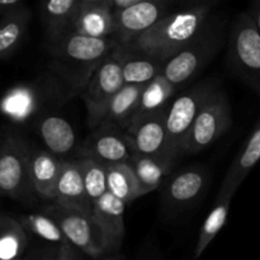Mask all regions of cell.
<instances>
[{"instance_id": "38", "label": "cell", "mask_w": 260, "mask_h": 260, "mask_svg": "<svg viewBox=\"0 0 260 260\" xmlns=\"http://www.w3.org/2000/svg\"><path fill=\"white\" fill-rule=\"evenodd\" d=\"M25 256V255H24ZM19 260H24V258H23V259H19Z\"/></svg>"}, {"instance_id": "6", "label": "cell", "mask_w": 260, "mask_h": 260, "mask_svg": "<svg viewBox=\"0 0 260 260\" xmlns=\"http://www.w3.org/2000/svg\"><path fill=\"white\" fill-rule=\"evenodd\" d=\"M233 126V111L228 95L216 88L198 113L184 146L182 156H192L202 152L217 141Z\"/></svg>"}, {"instance_id": "20", "label": "cell", "mask_w": 260, "mask_h": 260, "mask_svg": "<svg viewBox=\"0 0 260 260\" xmlns=\"http://www.w3.org/2000/svg\"><path fill=\"white\" fill-rule=\"evenodd\" d=\"M142 88L144 86L124 85L103 109L95 128L106 126L126 128L136 113Z\"/></svg>"}, {"instance_id": "12", "label": "cell", "mask_w": 260, "mask_h": 260, "mask_svg": "<svg viewBox=\"0 0 260 260\" xmlns=\"http://www.w3.org/2000/svg\"><path fill=\"white\" fill-rule=\"evenodd\" d=\"M167 108L132 122L124 128V131L131 141L135 154L159 157V159L169 160L175 164L168 142L167 124H165Z\"/></svg>"}, {"instance_id": "35", "label": "cell", "mask_w": 260, "mask_h": 260, "mask_svg": "<svg viewBox=\"0 0 260 260\" xmlns=\"http://www.w3.org/2000/svg\"><path fill=\"white\" fill-rule=\"evenodd\" d=\"M24 4L20 0H0V18Z\"/></svg>"}, {"instance_id": "23", "label": "cell", "mask_w": 260, "mask_h": 260, "mask_svg": "<svg viewBox=\"0 0 260 260\" xmlns=\"http://www.w3.org/2000/svg\"><path fill=\"white\" fill-rule=\"evenodd\" d=\"M81 0H47L38 4V15L46 30V40L70 32V25Z\"/></svg>"}, {"instance_id": "13", "label": "cell", "mask_w": 260, "mask_h": 260, "mask_svg": "<svg viewBox=\"0 0 260 260\" xmlns=\"http://www.w3.org/2000/svg\"><path fill=\"white\" fill-rule=\"evenodd\" d=\"M124 210L126 203L106 193L93 205L91 216L99 229L102 245L106 254L116 253L121 249L124 233Z\"/></svg>"}, {"instance_id": "7", "label": "cell", "mask_w": 260, "mask_h": 260, "mask_svg": "<svg viewBox=\"0 0 260 260\" xmlns=\"http://www.w3.org/2000/svg\"><path fill=\"white\" fill-rule=\"evenodd\" d=\"M215 89L216 86L210 81L197 84L180 94L168 106L165 124L170 154L175 162L182 157V150L188 134L200 111Z\"/></svg>"}, {"instance_id": "27", "label": "cell", "mask_w": 260, "mask_h": 260, "mask_svg": "<svg viewBox=\"0 0 260 260\" xmlns=\"http://www.w3.org/2000/svg\"><path fill=\"white\" fill-rule=\"evenodd\" d=\"M27 245V231L19 221L0 216V260L23 259Z\"/></svg>"}, {"instance_id": "39", "label": "cell", "mask_w": 260, "mask_h": 260, "mask_svg": "<svg viewBox=\"0 0 260 260\" xmlns=\"http://www.w3.org/2000/svg\"><path fill=\"white\" fill-rule=\"evenodd\" d=\"M0 145H2V140H0Z\"/></svg>"}, {"instance_id": "24", "label": "cell", "mask_w": 260, "mask_h": 260, "mask_svg": "<svg viewBox=\"0 0 260 260\" xmlns=\"http://www.w3.org/2000/svg\"><path fill=\"white\" fill-rule=\"evenodd\" d=\"M32 12L25 4L0 18V60L13 55L27 35Z\"/></svg>"}, {"instance_id": "14", "label": "cell", "mask_w": 260, "mask_h": 260, "mask_svg": "<svg viewBox=\"0 0 260 260\" xmlns=\"http://www.w3.org/2000/svg\"><path fill=\"white\" fill-rule=\"evenodd\" d=\"M207 169L200 165L185 168L168 180L164 190V203L169 210H184L194 205L208 184Z\"/></svg>"}, {"instance_id": "25", "label": "cell", "mask_w": 260, "mask_h": 260, "mask_svg": "<svg viewBox=\"0 0 260 260\" xmlns=\"http://www.w3.org/2000/svg\"><path fill=\"white\" fill-rule=\"evenodd\" d=\"M177 90V86L173 85L162 74L152 79L150 83H147L142 88L139 107H137V111L135 113L134 118L131 119L128 124L142 118V117L156 113V112L167 108L170 103V99H172V96L175 95Z\"/></svg>"}, {"instance_id": "17", "label": "cell", "mask_w": 260, "mask_h": 260, "mask_svg": "<svg viewBox=\"0 0 260 260\" xmlns=\"http://www.w3.org/2000/svg\"><path fill=\"white\" fill-rule=\"evenodd\" d=\"M62 162L63 160L58 159V156L48 150L30 147V179L36 196L53 202L56 185L62 170Z\"/></svg>"}, {"instance_id": "26", "label": "cell", "mask_w": 260, "mask_h": 260, "mask_svg": "<svg viewBox=\"0 0 260 260\" xmlns=\"http://www.w3.org/2000/svg\"><path fill=\"white\" fill-rule=\"evenodd\" d=\"M233 197L234 196L230 194L216 197L212 210L210 211L208 216L206 217L205 222L201 226L200 235H198V240L194 249V259H198L202 256V254L205 253L208 245L212 243L213 239L217 236V234L225 226L229 212H230V206Z\"/></svg>"}, {"instance_id": "2", "label": "cell", "mask_w": 260, "mask_h": 260, "mask_svg": "<svg viewBox=\"0 0 260 260\" xmlns=\"http://www.w3.org/2000/svg\"><path fill=\"white\" fill-rule=\"evenodd\" d=\"M215 3H200L169 13L129 45L167 62L203 30Z\"/></svg>"}, {"instance_id": "9", "label": "cell", "mask_w": 260, "mask_h": 260, "mask_svg": "<svg viewBox=\"0 0 260 260\" xmlns=\"http://www.w3.org/2000/svg\"><path fill=\"white\" fill-rule=\"evenodd\" d=\"M116 50L94 71L80 94L85 104L86 122L90 129L95 128L99 116L107 104L126 85Z\"/></svg>"}, {"instance_id": "37", "label": "cell", "mask_w": 260, "mask_h": 260, "mask_svg": "<svg viewBox=\"0 0 260 260\" xmlns=\"http://www.w3.org/2000/svg\"><path fill=\"white\" fill-rule=\"evenodd\" d=\"M96 260H119L118 258H116V256L111 255V254H106V255H103L102 258L96 259Z\"/></svg>"}, {"instance_id": "10", "label": "cell", "mask_w": 260, "mask_h": 260, "mask_svg": "<svg viewBox=\"0 0 260 260\" xmlns=\"http://www.w3.org/2000/svg\"><path fill=\"white\" fill-rule=\"evenodd\" d=\"M135 154L126 131L118 127H98L79 144L76 159L86 157L102 162L106 167L127 164Z\"/></svg>"}, {"instance_id": "29", "label": "cell", "mask_w": 260, "mask_h": 260, "mask_svg": "<svg viewBox=\"0 0 260 260\" xmlns=\"http://www.w3.org/2000/svg\"><path fill=\"white\" fill-rule=\"evenodd\" d=\"M81 172L86 194L91 205L101 200L107 190V167L93 159H75Z\"/></svg>"}, {"instance_id": "21", "label": "cell", "mask_w": 260, "mask_h": 260, "mask_svg": "<svg viewBox=\"0 0 260 260\" xmlns=\"http://www.w3.org/2000/svg\"><path fill=\"white\" fill-rule=\"evenodd\" d=\"M38 134L46 147L56 156H63L78 151V141L73 126L65 118L47 114L38 122Z\"/></svg>"}, {"instance_id": "16", "label": "cell", "mask_w": 260, "mask_h": 260, "mask_svg": "<svg viewBox=\"0 0 260 260\" xmlns=\"http://www.w3.org/2000/svg\"><path fill=\"white\" fill-rule=\"evenodd\" d=\"M126 85L144 86L162 74L164 61L132 45H118L116 50Z\"/></svg>"}, {"instance_id": "11", "label": "cell", "mask_w": 260, "mask_h": 260, "mask_svg": "<svg viewBox=\"0 0 260 260\" xmlns=\"http://www.w3.org/2000/svg\"><path fill=\"white\" fill-rule=\"evenodd\" d=\"M172 3L168 0H139L134 7L114 13L116 33L113 40L118 45H129L136 38L167 17Z\"/></svg>"}, {"instance_id": "32", "label": "cell", "mask_w": 260, "mask_h": 260, "mask_svg": "<svg viewBox=\"0 0 260 260\" xmlns=\"http://www.w3.org/2000/svg\"><path fill=\"white\" fill-rule=\"evenodd\" d=\"M60 246H46V248L36 249L24 256V260H57Z\"/></svg>"}, {"instance_id": "19", "label": "cell", "mask_w": 260, "mask_h": 260, "mask_svg": "<svg viewBox=\"0 0 260 260\" xmlns=\"http://www.w3.org/2000/svg\"><path fill=\"white\" fill-rule=\"evenodd\" d=\"M53 203L91 213L93 205L86 194L83 177L76 160H63L62 170L56 185Z\"/></svg>"}, {"instance_id": "15", "label": "cell", "mask_w": 260, "mask_h": 260, "mask_svg": "<svg viewBox=\"0 0 260 260\" xmlns=\"http://www.w3.org/2000/svg\"><path fill=\"white\" fill-rule=\"evenodd\" d=\"M85 37L113 38L116 19L107 0H81L70 25V32Z\"/></svg>"}, {"instance_id": "31", "label": "cell", "mask_w": 260, "mask_h": 260, "mask_svg": "<svg viewBox=\"0 0 260 260\" xmlns=\"http://www.w3.org/2000/svg\"><path fill=\"white\" fill-rule=\"evenodd\" d=\"M38 103L40 102H38L37 91L35 89L20 86L8 94L3 107H4L5 113L9 114L13 119L24 121L37 109Z\"/></svg>"}, {"instance_id": "5", "label": "cell", "mask_w": 260, "mask_h": 260, "mask_svg": "<svg viewBox=\"0 0 260 260\" xmlns=\"http://www.w3.org/2000/svg\"><path fill=\"white\" fill-rule=\"evenodd\" d=\"M30 146L17 134L7 135L0 145V196L30 201L36 196L30 179Z\"/></svg>"}, {"instance_id": "34", "label": "cell", "mask_w": 260, "mask_h": 260, "mask_svg": "<svg viewBox=\"0 0 260 260\" xmlns=\"http://www.w3.org/2000/svg\"><path fill=\"white\" fill-rule=\"evenodd\" d=\"M107 2H108L109 8L114 14V13L123 12V10L134 7L139 0H107Z\"/></svg>"}, {"instance_id": "3", "label": "cell", "mask_w": 260, "mask_h": 260, "mask_svg": "<svg viewBox=\"0 0 260 260\" xmlns=\"http://www.w3.org/2000/svg\"><path fill=\"white\" fill-rule=\"evenodd\" d=\"M223 30L225 19L211 15L202 32L164 63L162 75L177 88L192 80L216 57L222 46Z\"/></svg>"}, {"instance_id": "8", "label": "cell", "mask_w": 260, "mask_h": 260, "mask_svg": "<svg viewBox=\"0 0 260 260\" xmlns=\"http://www.w3.org/2000/svg\"><path fill=\"white\" fill-rule=\"evenodd\" d=\"M43 213L56 221L68 243L75 246L80 253L95 260L106 255L101 233L91 213L62 207L56 203L47 206Z\"/></svg>"}, {"instance_id": "22", "label": "cell", "mask_w": 260, "mask_h": 260, "mask_svg": "<svg viewBox=\"0 0 260 260\" xmlns=\"http://www.w3.org/2000/svg\"><path fill=\"white\" fill-rule=\"evenodd\" d=\"M136 177L140 196H146L162 184L165 178L172 173L174 162L159 157L134 154L127 162Z\"/></svg>"}, {"instance_id": "1", "label": "cell", "mask_w": 260, "mask_h": 260, "mask_svg": "<svg viewBox=\"0 0 260 260\" xmlns=\"http://www.w3.org/2000/svg\"><path fill=\"white\" fill-rule=\"evenodd\" d=\"M52 57L51 69L58 80L63 81L66 98L83 93L94 71L114 52L118 43L113 38L85 37L66 33L46 40Z\"/></svg>"}, {"instance_id": "33", "label": "cell", "mask_w": 260, "mask_h": 260, "mask_svg": "<svg viewBox=\"0 0 260 260\" xmlns=\"http://www.w3.org/2000/svg\"><path fill=\"white\" fill-rule=\"evenodd\" d=\"M57 260H83V256H81L80 251L75 246L66 243L61 245L60 249H58Z\"/></svg>"}, {"instance_id": "28", "label": "cell", "mask_w": 260, "mask_h": 260, "mask_svg": "<svg viewBox=\"0 0 260 260\" xmlns=\"http://www.w3.org/2000/svg\"><path fill=\"white\" fill-rule=\"evenodd\" d=\"M107 190L126 205L141 197L136 177L128 164L107 167Z\"/></svg>"}, {"instance_id": "18", "label": "cell", "mask_w": 260, "mask_h": 260, "mask_svg": "<svg viewBox=\"0 0 260 260\" xmlns=\"http://www.w3.org/2000/svg\"><path fill=\"white\" fill-rule=\"evenodd\" d=\"M260 161V121L254 127L253 132L249 139L246 140L245 145L241 151L236 155L234 161L231 162L230 168L226 172L225 178L222 180L217 197L221 196H235L239 187L243 184L245 178L253 168Z\"/></svg>"}, {"instance_id": "30", "label": "cell", "mask_w": 260, "mask_h": 260, "mask_svg": "<svg viewBox=\"0 0 260 260\" xmlns=\"http://www.w3.org/2000/svg\"><path fill=\"white\" fill-rule=\"evenodd\" d=\"M19 223L25 231L32 233L33 235L53 244L55 246H61L68 243L60 226L46 213H30L22 216L19 218Z\"/></svg>"}, {"instance_id": "36", "label": "cell", "mask_w": 260, "mask_h": 260, "mask_svg": "<svg viewBox=\"0 0 260 260\" xmlns=\"http://www.w3.org/2000/svg\"><path fill=\"white\" fill-rule=\"evenodd\" d=\"M248 14L250 15L251 19L254 20L255 25L258 27L259 32H260V0H256V2H253L249 8L246 9Z\"/></svg>"}, {"instance_id": "4", "label": "cell", "mask_w": 260, "mask_h": 260, "mask_svg": "<svg viewBox=\"0 0 260 260\" xmlns=\"http://www.w3.org/2000/svg\"><path fill=\"white\" fill-rule=\"evenodd\" d=\"M228 65L260 101V32L246 10L236 15L230 28Z\"/></svg>"}]
</instances>
